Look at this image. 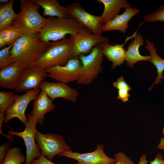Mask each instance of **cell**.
Segmentation results:
<instances>
[{
    "mask_svg": "<svg viewBox=\"0 0 164 164\" xmlns=\"http://www.w3.org/2000/svg\"><path fill=\"white\" fill-rule=\"evenodd\" d=\"M49 43L42 41L39 33L23 34L11 50L14 62L20 64L23 69L32 66L44 53Z\"/></svg>",
    "mask_w": 164,
    "mask_h": 164,
    "instance_id": "6da1fadb",
    "label": "cell"
},
{
    "mask_svg": "<svg viewBox=\"0 0 164 164\" xmlns=\"http://www.w3.org/2000/svg\"><path fill=\"white\" fill-rule=\"evenodd\" d=\"M48 22L39 33L43 42L48 43L65 38L67 34L74 36L87 28L75 19L48 16Z\"/></svg>",
    "mask_w": 164,
    "mask_h": 164,
    "instance_id": "7a4b0ae2",
    "label": "cell"
},
{
    "mask_svg": "<svg viewBox=\"0 0 164 164\" xmlns=\"http://www.w3.org/2000/svg\"><path fill=\"white\" fill-rule=\"evenodd\" d=\"M21 11L11 26L23 34L39 32L48 22L38 12L39 6L33 0H21Z\"/></svg>",
    "mask_w": 164,
    "mask_h": 164,
    "instance_id": "3957f363",
    "label": "cell"
},
{
    "mask_svg": "<svg viewBox=\"0 0 164 164\" xmlns=\"http://www.w3.org/2000/svg\"><path fill=\"white\" fill-rule=\"evenodd\" d=\"M74 57L71 38L50 42L44 53L32 66L43 69L56 65L64 66Z\"/></svg>",
    "mask_w": 164,
    "mask_h": 164,
    "instance_id": "277c9868",
    "label": "cell"
},
{
    "mask_svg": "<svg viewBox=\"0 0 164 164\" xmlns=\"http://www.w3.org/2000/svg\"><path fill=\"white\" fill-rule=\"evenodd\" d=\"M103 43L95 46L87 55L81 54L78 57L82 65L79 72L77 83L87 85L96 79L102 70L101 63L103 60Z\"/></svg>",
    "mask_w": 164,
    "mask_h": 164,
    "instance_id": "5b68a950",
    "label": "cell"
},
{
    "mask_svg": "<svg viewBox=\"0 0 164 164\" xmlns=\"http://www.w3.org/2000/svg\"><path fill=\"white\" fill-rule=\"evenodd\" d=\"M35 139L41 155L52 161L57 154L65 151L71 150L62 135L53 133L42 134L37 130Z\"/></svg>",
    "mask_w": 164,
    "mask_h": 164,
    "instance_id": "8992f818",
    "label": "cell"
},
{
    "mask_svg": "<svg viewBox=\"0 0 164 164\" xmlns=\"http://www.w3.org/2000/svg\"><path fill=\"white\" fill-rule=\"evenodd\" d=\"M26 116L28 121L24 131L16 132L10 130L8 132V135L19 136L23 139L26 149L25 164H31L33 160L39 158L41 153L36 142L35 133L37 130L36 121L30 113L27 114Z\"/></svg>",
    "mask_w": 164,
    "mask_h": 164,
    "instance_id": "52a82bcc",
    "label": "cell"
},
{
    "mask_svg": "<svg viewBox=\"0 0 164 164\" xmlns=\"http://www.w3.org/2000/svg\"><path fill=\"white\" fill-rule=\"evenodd\" d=\"M68 12L69 17L75 19L93 34L101 35L104 24L101 16L91 15L84 9L78 3L74 2L65 6Z\"/></svg>",
    "mask_w": 164,
    "mask_h": 164,
    "instance_id": "ba28073f",
    "label": "cell"
},
{
    "mask_svg": "<svg viewBox=\"0 0 164 164\" xmlns=\"http://www.w3.org/2000/svg\"><path fill=\"white\" fill-rule=\"evenodd\" d=\"M72 42L73 53L75 57L90 53L97 44L108 43L109 39L101 35L92 33L87 29L81 31L74 36H70Z\"/></svg>",
    "mask_w": 164,
    "mask_h": 164,
    "instance_id": "9c48e42d",
    "label": "cell"
},
{
    "mask_svg": "<svg viewBox=\"0 0 164 164\" xmlns=\"http://www.w3.org/2000/svg\"><path fill=\"white\" fill-rule=\"evenodd\" d=\"M47 77L46 69L32 66L22 70L17 86L16 92H26L36 89H40L44 80Z\"/></svg>",
    "mask_w": 164,
    "mask_h": 164,
    "instance_id": "30bf717a",
    "label": "cell"
},
{
    "mask_svg": "<svg viewBox=\"0 0 164 164\" xmlns=\"http://www.w3.org/2000/svg\"><path fill=\"white\" fill-rule=\"evenodd\" d=\"M82 65L79 57L70 59L64 66L56 65L46 68L47 77L58 82L67 84L77 81Z\"/></svg>",
    "mask_w": 164,
    "mask_h": 164,
    "instance_id": "8fae6325",
    "label": "cell"
},
{
    "mask_svg": "<svg viewBox=\"0 0 164 164\" xmlns=\"http://www.w3.org/2000/svg\"><path fill=\"white\" fill-rule=\"evenodd\" d=\"M104 149V145L99 144L94 151L90 152L80 153L71 150L63 152L58 155L75 160L82 164H115L116 159L108 156Z\"/></svg>",
    "mask_w": 164,
    "mask_h": 164,
    "instance_id": "7c38bea8",
    "label": "cell"
},
{
    "mask_svg": "<svg viewBox=\"0 0 164 164\" xmlns=\"http://www.w3.org/2000/svg\"><path fill=\"white\" fill-rule=\"evenodd\" d=\"M41 91L40 89H36L29 91L19 96L5 112V123L8 122L12 119L17 118L26 125L28 118L25 111L29 103L35 101Z\"/></svg>",
    "mask_w": 164,
    "mask_h": 164,
    "instance_id": "4fadbf2b",
    "label": "cell"
},
{
    "mask_svg": "<svg viewBox=\"0 0 164 164\" xmlns=\"http://www.w3.org/2000/svg\"><path fill=\"white\" fill-rule=\"evenodd\" d=\"M53 101L57 98H62L72 102L77 101L79 95L77 90L63 82H52L43 81L40 88Z\"/></svg>",
    "mask_w": 164,
    "mask_h": 164,
    "instance_id": "5bb4252c",
    "label": "cell"
},
{
    "mask_svg": "<svg viewBox=\"0 0 164 164\" xmlns=\"http://www.w3.org/2000/svg\"><path fill=\"white\" fill-rule=\"evenodd\" d=\"M53 102L45 93L41 91L34 101L33 107L30 113L37 124H42L45 115L55 109V106Z\"/></svg>",
    "mask_w": 164,
    "mask_h": 164,
    "instance_id": "9a60e30c",
    "label": "cell"
},
{
    "mask_svg": "<svg viewBox=\"0 0 164 164\" xmlns=\"http://www.w3.org/2000/svg\"><path fill=\"white\" fill-rule=\"evenodd\" d=\"M139 12V10L137 8H132L131 7L126 8L122 14L118 15L112 20L104 24L103 31L118 30L125 33L129 21Z\"/></svg>",
    "mask_w": 164,
    "mask_h": 164,
    "instance_id": "2e32d148",
    "label": "cell"
},
{
    "mask_svg": "<svg viewBox=\"0 0 164 164\" xmlns=\"http://www.w3.org/2000/svg\"><path fill=\"white\" fill-rule=\"evenodd\" d=\"M23 69L19 63L14 62L0 69V86L10 89H15L21 73Z\"/></svg>",
    "mask_w": 164,
    "mask_h": 164,
    "instance_id": "e0dca14e",
    "label": "cell"
},
{
    "mask_svg": "<svg viewBox=\"0 0 164 164\" xmlns=\"http://www.w3.org/2000/svg\"><path fill=\"white\" fill-rule=\"evenodd\" d=\"M136 32L132 36L128 37L123 44L114 45L108 43L103 44V54L109 61L111 62L112 69H114L123 63L125 61L126 52L123 47L124 45L129 39L134 37L137 34Z\"/></svg>",
    "mask_w": 164,
    "mask_h": 164,
    "instance_id": "ac0fdd59",
    "label": "cell"
},
{
    "mask_svg": "<svg viewBox=\"0 0 164 164\" xmlns=\"http://www.w3.org/2000/svg\"><path fill=\"white\" fill-rule=\"evenodd\" d=\"M134 38V40L129 45L126 51L125 57V61L128 66L131 68L138 61H149L151 59L150 56H143L140 53L139 48L144 45V40L141 34L139 33L136 34Z\"/></svg>",
    "mask_w": 164,
    "mask_h": 164,
    "instance_id": "d6986e66",
    "label": "cell"
},
{
    "mask_svg": "<svg viewBox=\"0 0 164 164\" xmlns=\"http://www.w3.org/2000/svg\"><path fill=\"white\" fill-rule=\"evenodd\" d=\"M103 4L104 9L101 16V21L104 24L111 20L118 15L122 8L131 7L130 3L126 0H97Z\"/></svg>",
    "mask_w": 164,
    "mask_h": 164,
    "instance_id": "ffe728a7",
    "label": "cell"
},
{
    "mask_svg": "<svg viewBox=\"0 0 164 164\" xmlns=\"http://www.w3.org/2000/svg\"><path fill=\"white\" fill-rule=\"evenodd\" d=\"M43 9V15L50 17L70 18L65 6L61 5L57 0H33Z\"/></svg>",
    "mask_w": 164,
    "mask_h": 164,
    "instance_id": "44dd1931",
    "label": "cell"
},
{
    "mask_svg": "<svg viewBox=\"0 0 164 164\" xmlns=\"http://www.w3.org/2000/svg\"><path fill=\"white\" fill-rule=\"evenodd\" d=\"M146 45L145 48L149 51L151 57L149 61L152 63L156 67L157 73V76L154 82L149 89L151 90L154 85L160 83L161 79L164 78L162 74L164 71V60L161 58L156 53L157 48L155 47L153 43L149 41L148 39L146 40Z\"/></svg>",
    "mask_w": 164,
    "mask_h": 164,
    "instance_id": "7402d4cb",
    "label": "cell"
},
{
    "mask_svg": "<svg viewBox=\"0 0 164 164\" xmlns=\"http://www.w3.org/2000/svg\"><path fill=\"white\" fill-rule=\"evenodd\" d=\"M14 0L9 1L0 5V31L11 26L19 15L13 9Z\"/></svg>",
    "mask_w": 164,
    "mask_h": 164,
    "instance_id": "603a6c76",
    "label": "cell"
},
{
    "mask_svg": "<svg viewBox=\"0 0 164 164\" xmlns=\"http://www.w3.org/2000/svg\"><path fill=\"white\" fill-rule=\"evenodd\" d=\"M23 34L12 26L0 31V48L13 44Z\"/></svg>",
    "mask_w": 164,
    "mask_h": 164,
    "instance_id": "cb8c5ba5",
    "label": "cell"
},
{
    "mask_svg": "<svg viewBox=\"0 0 164 164\" xmlns=\"http://www.w3.org/2000/svg\"><path fill=\"white\" fill-rule=\"evenodd\" d=\"M25 161L20 149L15 147L9 150L2 164H22Z\"/></svg>",
    "mask_w": 164,
    "mask_h": 164,
    "instance_id": "d4e9b609",
    "label": "cell"
},
{
    "mask_svg": "<svg viewBox=\"0 0 164 164\" xmlns=\"http://www.w3.org/2000/svg\"><path fill=\"white\" fill-rule=\"evenodd\" d=\"M19 96L12 91H0V112H5Z\"/></svg>",
    "mask_w": 164,
    "mask_h": 164,
    "instance_id": "484cf974",
    "label": "cell"
},
{
    "mask_svg": "<svg viewBox=\"0 0 164 164\" xmlns=\"http://www.w3.org/2000/svg\"><path fill=\"white\" fill-rule=\"evenodd\" d=\"M13 44L8 46L0 50V69L10 65L14 63L11 52Z\"/></svg>",
    "mask_w": 164,
    "mask_h": 164,
    "instance_id": "4316f807",
    "label": "cell"
},
{
    "mask_svg": "<svg viewBox=\"0 0 164 164\" xmlns=\"http://www.w3.org/2000/svg\"><path fill=\"white\" fill-rule=\"evenodd\" d=\"M145 21L153 22H164V5H161L154 12L143 16Z\"/></svg>",
    "mask_w": 164,
    "mask_h": 164,
    "instance_id": "83f0119b",
    "label": "cell"
},
{
    "mask_svg": "<svg viewBox=\"0 0 164 164\" xmlns=\"http://www.w3.org/2000/svg\"><path fill=\"white\" fill-rule=\"evenodd\" d=\"M114 157L116 161L115 164H135L125 153L121 151L115 154Z\"/></svg>",
    "mask_w": 164,
    "mask_h": 164,
    "instance_id": "f1b7e54d",
    "label": "cell"
},
{
    "mask_svg": "<svg viewBox=\"0 0 164 164\" xmlns=\"http://www.w3.org/2000/svg\"><path fill=\"white\" fill-rule=\"evenodd\" d=\"M10 143L8 142L5 143L0 146V164L3 163L5 156L10 149Z\"/></svg>",
    "mask_w": 164,
    "mask_h": 164,
    "instance_id": "f546056e",
    "label": "cell"
},
{
    "mask_svg": "<svg viewBox=\"0 0 164 164\" xmlns=\"http://www.w3.org/2000/svg\"><path fill=\"white\" fill-rule=\"evenodd\" d=\"M113 85L118 90L122 88H127L131 90L129 85L125 81L123 76L118 78L117 80L113 83Z\"/></svg>",
    "mask_w": 164,
    "mask_h": 164,
    "instance_id": "4dcf8cb0",
    "label": "cell"
},
{
    "mask_svg": "<svg viewBox=\"0 0 164 164\" xmlns=\"http://www.w3.org/2000/svg\"><path fill=\"white\" fill-rule=\"evenodd\" d=\"M131 90L127 88H122L118 90V98L124 102L127 101L130 96L129 92Z\"/></svg>",
    "mask_w": 164,
    "mask_h": 164,
    "instance_id": "1f68e13d",
    "label": "cell"
},
{
    "mask_svg": "<svg viewBox=\"0 0 164 164\" xmlns=\"http://www.w3.org/2000/svg\"><path fill=\"white\" fill-rule=\"evenodd\" d=\"M31 164H56L42 155L38 158L33 160Z\"/></svg>",
    "mask_w": 164,
    "mask_h": 164,
    "instance_id": "d6a6232c",
    "label": "cell"
},
{
    "mask_svg": "<svg viewBox=\"0 0 164 164\" xmlns=\"http://www.w3.org/2000/svg\"><path fill=\"white\" fill-rule=\"evenodd\" d=\"M150 164H164V159L162 154L158 153L154 159L150 161Z\"/></svg>",
    "mask_w": 164,
    "mask_h": 164,
    "instance_id": "836d02e7",
    "label": "cell"
},
{
    "mask_svg": "<svg viewBox=\"0 0 164 164\" xmlns=\"http://www.w3.org/2000/svg\"><path fill=\"white\" fill-rule=\"evenodd\" d=\"M148 163L146 155L145 154H143L139 158L138 164H147Z\"/></svg>",
    "mask_w": 164,
    "mask_h": 164,
    "instance_id": "e575fe53",
    "label": "cell"
},
{
    "mask_svg": "<svg viewBox=\"0 0 164 164\" xmlns=\"http://www.w3.org/2000/svg\"><path fill=\"white\" fill-rule=\"evenodd\" d=\"M158 149L164 151V138H161L159 142L157 145Z\"/></svg>",
    "mask_w": 164,
    "mask_h": 164,
    "instance_id": "d590c367",
    "label": "cell"
},
{
    "mask_svg": "<svg viewBox=\"0 0 164 164\" xmlns=\"http://www.w3.org/2000/svg\"><path fill=\"white\" fill-rule=\"evenodd\" d=\"M9 0H0V4L6 3L9 2Z\"/></svg>",
    "mask_w": 164,
    "mask_h": 164,
    "instance_id": "8d00e7d4",
    "label": "cell"
},
{
    "mask_svg": "<svg viewBox=\"0 0 164 164\" xmlns=\"http://www.w3.org/2000/svg\"><path fill=\"white\" fill-rule=\"evenodd\" d=\"M162 132V134L164 135V126H163V128Z\"/></svg>",
    "mask_w": 164,
    "mask_h": 164,
    "instance_id": "74e56055",
    "label": "cell"
},
{
    "mask_svg": "<svg viewBox=\"0 0 164 164\" xmlns=\"http://www.w3.org/2000/svg\"><path fill=\"white\" fill-rule=\"evenodd\" d=\"M76 164H82V163H80V162H78L76 163Z\"/></svg>",
    "mask_w": 164,
    "mask_h": 164,
    "instance_id": "f35d334b",
    "label": "cell"
},
{
    "mask_svg": "<svg viewBox=\"0 0 164 164\" xmlns=\"http://www.w3.org/2000/svg\"><path fill=\"white\" fill-rule=\"evenodd\" d=\"M163 91H164V90H163Z\"/></svg>",
    "mask_w": 164,
    "mask_h": 164,
    "instance_id": "ab89813d",
    "label": "cell"
}]
</instances>
